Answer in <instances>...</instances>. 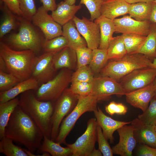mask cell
Masks as SVG:
<instances>
[{"instance_id":"obj_1","label":"cell","mask_w":156,"mask_h":156,"mask_svg":"<svg viewBox=\"0 0 156 156\" xmlns=\"http://www.w3.org/2000/svg\"><path fill=\"white\" fill-rule=\"evenodd\" d=\"M5 136L34 153L39 148L44 137L38 127L19 105L13 111L6 126Z\"/></svg>"},{"instance_id":"obj_2","label":"cell","mask_w":156,"mask_h":156,"mask_svg":"<svg viewBox=\"0 0 156 156\" xmlns=\"http://www.w3.org/2000/svg\"><path fill=\"white\" fill-rule=\"evenodd\" d=\"M32 90L20 94L19 105L35 122L44 136L51 139L54 103L38 100Z\"/></svg>"},{"instance_id":"obj_3","label":"cell","mask_w":156,"mask_h":156,"mask_svg":"<svg viewBox=\"0 0 156 156\" xmlns=\"http://www.w3.org/2000/svg\"><path fill=\"white\" fill-rule=\"evenodd\" d=\"M29 50H15L4 42L0 43V57L4 60L8 73L21 81L31 77L38 57Z\"/></svg>"},{"instance_id":"obj_4","label":"cell","mask_w":156,"mask_h":156,"mask_svg":"<svg viewBox=\"0 0 156 156\" xmlns=\"http://www.w3.org/2000/svg\"><path fill=\"white\" fill-rule=\"evenodd\" d=\"M152 62L142 54H127L107 64L100 73L101 76L109 77L119 82L122 78L135 70L152 67Z\"/></svg>"},{"instance_id":"obj_5","label":"cell","mask_w":156,"mask_h":156,"mask_svg":"<svg viewBox=\"0 0 156 156\" xmlns=\"http://www.w3.org/2000/svg\"><path fill=\"white\" fill-rule=\"evenodd\" d=\"M19 19L18 31L11 34L8 42L12 47L19 50H29L36 54L39 53L44 41L43 42L31 21L23 17Z\"/></svg>"},{"instance_id":"obj_6","label":"cell","mask_w":156,"mask_h":156,"mask_svg":"<svg viewBox=\"0 0 156 156\" xmlns=\"http://www.w3.org/2000/svg\"><path fill=\"white\" fill-rule=\"evenodd\" d=\"M99 102L92 94L79 96L78 102L71 112L62 121L55 142L60 144L65 143V140L79 118L87 112H93L97 107Z\"/></svg>"},{"instance_id":"obj_7","label":"cell","mask_w":156,"mask_h":156,"mask_svg":"<svg viewBox=\"0 0 156 156\" xmlns=\"http://www.w3.org/2000/svg\"><path fill=\"white\" fill-rule=\"evenodd\" d=\"M72 70L61 69L54 77L43 83L35 93L38 99L44 101H55L71 83Z\"/></svg>"},{"instance_id":"obj_8","label":"cell","mask_w":156,"mask_h":156,"mask_svg":"<svg viewBox=\"0 0 156 156\" xmlns=\"http://www.w3.org/2000/svg\"><path fill=\"white\" fill-rule=\"evenodd\" d=\"M79 96L73 93L69 88L66 89L54 103L52 120L51 139L55 141L61 123L65 116L73 109Z\"/></svg>"},{"instance_id":"obj_9","label":"cell","mask_w":156,"mask_h":156,"mask_svg":"<svg viewBox=\"0 0 156 156\" xmlns=\"http://www.w3.org/2000/svg\"><path fill=\"white\" fill-rule=\"evenodd\" d=\"M98 125L95 118H90L87 122V128L85 132L74 143H64L71 149L72 156H89L95 148Z\"/></svg>"},{"instance_id":"obj_10","label":"cell","mask_w":156,"mask_h":156,"mask_svg":"<svg viewBox=\"0 0 156 156\" xmlns=\"http://www.w3.org/2000/svg\"><path fill=\"white\" fill-rule=\"evenodd\" d=\"M155 77L156 69L145 67L133 70L122 78L119 82L126 94L148 86Z\"/></svg>"},{"instance_id":"obj_11","label":"cell","mask_w":156,"mask_h":156,"mask_svg":"<svg viewBox=\"0 0 156 156\" xmlns=\"http://www.w3.org/2000/svg\"><path fill=\"white\" fill-rule=\"evenodd\" d=\"M91 94L98 101L106 100L113 95H125L126 93L119 82L107 77H94Z\"/></svg>"},{"instance_id":"obj_12","label":"cell","mask_w":156,"mask_h":156,"mask_svg":"<svg viewBox=\"0 0 156 156\" xmlns=\"http://www.w3.org/2000/svg\"><path fill=\"white\" fill-rule=\"evenodd\" d=\"M31 21L34 25L40 28L45 40L62 35V26L53 19L42 6L37 9Z\"/></svg>"},{"instance_id":"obj_13","label":"cell","mask_w":156,"mask_h":156,"mask_svg":"<svg viewBox=\"0 0 156 156\" xmlns=\"http://www.w3.org/2000/svg\"><path fill=\"white\" fill-rule=\"evenodd\" d=\"M72 20L78 30L85 40L87 47L92 50L99 48L100 34L98 24L84 17L80 18L75 16Z\"/></svg>"},{"instance_id":"obj_14","label":"cell","mask_w":156,"mask_h":156,"mask_svg":"<svg viewBox=\"0 0 156 156\" xmlns=\"http://www.w3.org/2000/svg\"><path fill=\"white\" fill-rule=\"evenodd\" d=\"M115 32L123 34H133L147 36L149 34L152 23L149 20L137 21L129 15L113 20Z\"/></svg>"},{"instance_id":"obj_15","label":"cell","mask_w":156,"mask_h":156,"mask_svg":"<svg viewBox=\"0 0 156 156\" xmlns=\"http://www.w3.org/2000/svg\"><path fill=\"white\" fill-rule=\"evenodd\" d=\"M55 53L45 52L38 57L31 76L36 79L39 85L47 82L53 77L56 71L53 67V61Z\"/></svg>"},{"instance_id":"obj_16","label":"cell","mask_w":156,"mask_h":156,"mask_svg":"<svg viewBox=\"0 0 156 156\" xmlns=\"http://www.w3.org/2000/svg\"><path fill=\"white\" fill-rule=\"evenodd\" d=\"M127 125L117 130L119 140L118 143L112 148L113 154L121 156H132L137 142L134 136L133 126Z\"/></svg>"},{"instance_id":"obj_17","label":"cell","mask_w":156,"mask_h":156,"mask_svg":"<svg viewBox=\"0 0 156 156\" xmlns=\"http://www.w3.org/2000/svg\"><path fill=\"white\" fill-rule=\"evenodd\" d=\"M153 82L148 86L125 94L127 102L133 106L144 112L155 94Z\"/></svg>"},{"instance_id":"obj_18","label":"cell","mask_w":156,"mask_h":156,"mask_svg":"<svg viewBox=\"0 0 156 156\" xmlns=\"http://www.w3.org/2000/svg\"><path fill=\"white\" fill-rule=\"evenodd\" d=\"M134 134L137 142L156 148L155 125L144 123L138 118L131 121Z\"/></svg>"},{"instance_id":"obj_19","label":"cell","mask_w":156,"mask_h":156,"mask_svg":"<svg viewBox=\"0 0 156 156\" xmlns=\"http://www.w3.org/2000/svg\"><path fill=\"white\" fill-rule=\"evenodd\" d=\"M94 112L98 125L101 128L105 138L109 140L112 144L114 142V132L122 126L130 124L131 122L114 120L106 115L99 107Z\"/></svg>"},{"instance_id":"obj_20","label":"cell","mask_w":156,"mask_h":156,"mask_svg":"<svg viewBox=\"0 0 156 156\" xmlns=\"http://www.w3.org/2000/svg\"><path fill=\"white\" fill-rule=\"evenodd\" d=\"M53 61V67L56 71L63 68L72 70L77 68L76 51L68 46L55 53Z\"/></svg>"},{"instance_id":"obj_21","label":"cell","mask_w":156,"mask_h":156,"mask_svg":"<svg viewBox=\"0 0 156 156\" xmlns=\"http://www.w3.org/2000/svg\"><path fill=\"white\" fill-rule=\"evenodd\" d=\"M39 85L36 79L32 77L20 81L9 90L0 92V103L12 99L27 91L37 90Z\"/></svg>"},{"instance_id":"obj_22","label":"cell","mask_w":156,"mask_h":156,"mask_svg":"<svg viewBox=\"0 0 156 156\" xmlns=\"http://www.w3.org/2000/svg\"><path fill=\"white\" fill-rule=\"evenodd\" d=\"M129 3L125 0L103 1L101 8V15L112 20L129 13Z\"/></svg>"},{"instance_id":"obj_23","label":"cell","mask_w":156,"mask_h":156,"mask_svg":"<svg viewBox=\"0 0 156 156\" xmlns=\"http://www.w3.org/2000/svg\"><path fill=\"white\" fill-rule=\"evenodd\" d=\"M82 7L81 4L70 5L66 1L59 3L55 10L52 11L51 16L53 19L61 26L72 20L78 11Z\"/></svg>"},{"instance_id":"obj_24","label":"cell","mask_w":156,"mask_h":156,"mask_svg":"<svg viewBox=\"0 0 156 156\" xmlns=\"http://www.w3.org/2000/svg\"><path fill=\"white\" fill-rule=\"evenodd\" d=\"M94 21L98 24L100 28V42L99 48L107 50L115 32L113 20L101 15Z\"/></svg>"},{"instance_id":"obj_25","label":"cell","mask_w":156,"mask_h":156,"mask_svg":"<svg viewBox=\"0 0 156 156\" xmlns=\"http://www.w3.org/2000/svg\"><path fill=\"white\" fill-rule=\"evenodd\" d=\"M62 27V36L67 40L68 47L75 51L79 48L87 47V43L81 36L72 20Z\"/></svg>"},{"instance_id":"obj_26","label":"cell","mask_w":156,"mask_h":156,"mask_svg":"<svg viewBox=\"0 0 156 156\" xmlns=\"http://www.w3.org/2000/svg\"><path fill=\"white\" fill-rule=\"evenodd\" d=\"M38 150L40 153L48 152L52 156H72L73 154L70 147H63L60 144L45 136Z\"/></svg>"},{"instance_id":"obj_27","label":"cell","mask_w":156,"mask_h":156,"mask_svg":"<svg viewBox=\"0 0 156 156\" xmlns=\"http://www.w3.org/2000/svg\"><path fill=\"white\" fill-rule=\"evenodd\" d=\"M19 98L16 97L6 102L0 103V139L5 136V129L10 117L19 105Z\"/></svg>"},{"instance_id":"obj_28","label":"cell","mask_w":156,"mask_h":156,"mask_svg":"<svg viewBox=\"0 0 156 156\" xmlns=\"http://www.w3.org/2000/svg\"><path fill=\"white\" fill-rule=\"evenodd\" d=\"M137 53L143 54L152 60L156 58V23H152L149 34L135 53Z\"/></svg>"},{"instance_id":"obj_29","label":"cell","mask_w":156,"mask_h":156,"mask_svg":"<svg viewBox=\"0 0 156 156\" xmlns=\"http://www.w3.org/2000/svg\"><path fill=\"white\" fill-rule=\"evenodd\" d=\"M153 2H138L129 4V14L140 21L149 20L152 9Z\"/></svg>"},{"instance_id":"obj_30","label":"cell","mask_w":156,"mask_h":156,"mask_svg":"<svg viewBox=\"0 0 156 156\" xmlns=\"http://www.w3.org/2000/svg\"><path fill=\"white\" fill-rule=\"evenodd\" d=\"M109 60L107 50L99 48L92 50V55L88 66L94 75L100 73Z\"/></svg>"},{"instance_id":"obj_31","label":"cell","mask_w":156,"mask_h":156,"mask_svg":"<svg viewBox=\"0 0 156 156\" xmlns=\"http://www.w3.org/2000/svg\"><path fill=\"white\" fill-rule=\"evenodd\" d=\"M107 52L109 60L118 59L127 54L122 35L114 37Z\"/></svg>"},{"instance_id":"obj_32","label":"cell","mask_w":156,"mask_h":156,"mask_svg":"<svg viewBox=\"0 0 156 156\" xmlns=\"http://www.w3.org/2000/svg\"><path fill=\"white\" fill-rule=\"evenodd\" d=\"M13 142L4 136L0 141V153L6 156H28L23 148L14 144Z\"/></svg>"},{"instance_id":"obj_33","label":"cell","mask_w":156,"mask_h":156,"mask_svg":"<svg viewBox=\"0 0 156 156\" xmlns=\"http://www.w3.org/2000/svg\"><path fill=\"white\" fill-rule=\"evenodd\" d=\"M127 54L135 53L145 41L146 36L133 34L122 35Z\"/></svg>"},{"instance_id":"obj_34","label":"cell","mask_w":156,"mask_h":156,"mask_svg":"<svg viewBox=\"0 0 156 156\" xmlns=\"http://www.w3.org/2000/svg\"><path fill=\"white\" fill-rule=\"evenodd\" d=\"M4 14L0 26V38H2L5 34L14 29L17 25L15 16L4 4Z\"/></svg>"},{"instance_id":"obj_35","label":"cell","mask_w":156,"mask_h":156,"mask_svg":"<svg viewBox=\"0 0 156 156\" xmlns=\"http://www.w3.org/2000/svg\"><path fill=\"white\" fill-rule=\"evenodd\" d=\"M68 46V42L63 36L44 41L42 48L45 52L57 53Z\"/></svg>"},{"instance_id":"obj_36","label":"cell","mask_w":156,"mask_h":156,"mask_svg":"<svg viewBox=\"0 0 156 156\" xmlns=\"http://www.w3.org/2000/svg\"><path fill=\"white\" fill-rule=\"evenodd\" d=\"M94 74L88 65L82 66L77 69L72 73L71 82L78 81L92 83Z\"/></svg>"},{"instance_id":"obj_37","label":"cell","mask_w":156,"mask_h":156,"mask_svg":"<svg viewBox=\"0 0 156 156\" xmlns=\"http://www.w3.org/2000/svg\"><path fill=\"white\" fill-rule=\"evenodd\" d=\"M143 122L148 125H156V99H152L147 109L138 116Z\"/></svg>"},{"instance_id":"obj_38","label":"cell","mask_w":156,"mask_h":156,"mask_svg":"<svg viewBox=\"0 0 156 156\" xmlns=\"http://www.w3.org/2000/svg\"><path fill=\"white\" fill-rule=\"evenodd\" d=\"M103 0H80V4L86 7L90 15V20L94 21L101 15V8Z\"/></svg>"},{"instance_id":"obj_39","label":"cell","mask_w":156,"mask_h":156,"mask_svg":"<svg viewBox=\"0 0 156 156\" xmlns=\"http://www.w3.org/2000/svg\"><path fill=\"white\" fill-rule=\"evenodd\" d=\"M22 17L31 21L37 9L34 0H18Z\"/></svg>"},{"instance_id":"obj_40","label":"cell","mask_w":156,"mask_h":156,"mask_svg":"<svg viewBox=\"0 0 156 156\" xmlns=\"http://www.w3.org/2000/svg\"><path fill=\"white\" fill-rule=\"evenodd\" d=\"M92 83L78 81L71 82L69 88L72 92L79 96H85L91 94Z\"/></svg>"},{"instance_id":"obj_41","label":"cell","mask_w":156,"mask_h":156,"mask_svg":"<svg viewBox=\"0 0 156 156\" xmlns=\"http://www.w3.org/2000/svg\"><path fill=\"white\" fill-rule=\"evenodd\" d=\"M20 82L12 74L0 70V92L9 90Z\"/></svg>"},{"instance_id":"obj_42","label":"cell","mask_w":156,"mask_h":156,"mask_svg":"<svg viewBox=\"0 0 156 156\" xmlns=\"http://www.w3.org/2000/svg\"><path fill=\"white\" fill-rule=\"evenodd\" d=\"M77 60V68L88 65L92 55V50L87 47L77 49L75 50Z\"/></svg>"},{"instance_id":"obj_43","label":"cell","mask_w":156,"mask_h":156,"mask_svg":"<svg viewBox=\"0 0 156 156\" xmlns=\"http://www.w3.org/2000/svg\"><path fill=\"white\" fill-rule=\"evenodd\" d=\"M97 139L99 145L98 149L104 156L113 155L112 148L104 136L101 127L98 125L97 129Z\"/></svg>"},{"instance_id":"obj_44","label":"cell","mask_w":156,"mask_h":156,"mask_svg":"<svg viewBox=\"0 0 156 156\" xmlns=\"http://www.w3.org/2000/svg\"><path fill=\"white\" fill-rule=\"evenodd\" d=\"M105 110L111 116L115 114L124 115L127 112L128 108L122 103L112 101L105 107Z\"/></svg>"},{"instance_id":"obj_45","label":"cell","mask_w":156,"mask_h":156,"mask_svg":"<svg viewBox=\"0 0 156 156\" xmlns=\"http://www.w3.org/2000/svg\"><path fill=\"white\" fill-rule=\"evenodd\" d=\"M137 155L139 156H156V148L141 144L138 147Z\"/></svg>"},{"instance_id":"obj_46","label":"cell","mask_w":156,"mask_h":156,"mask_svg":"<svg viewBox=\"0 0 156 156\" xmlns=\"http://www.w3.org/2000/svg\"><path fill=\"white\" fill-rule=\"evenodd\" d=\"M1 0L13 13L22 17V13L18 0Z\"/></svg>"},{"instance_id":"obj_47","label":"cell","mask_w":156,"mask_h":156,"mask_svg":"<svg viewBox=\"0 0 156 156\" xmlns=\"http://www.w3.org/2000/svg\"><path fill=\"white\" fill-rule=\"evenodd\" d=\"M43 4L42 6L48 12L52 11L56 8L55 0H40Z\"/></svg>"},{"instance_id":"obj_48","label":"cell","mask_w":156,"mask_h":156,"mask_svg":"<svg viewBox=\"0 0 156 156\" xmlns=\"http://www.w3.org/2000/svg\"><path fill=\"white\" fill-rule=\"evenodd\" d=\"M149 20L156 23V3L154 2L153 3L152 9Z\"/></svg>"},{"instance_id":"obj_49","label":"cell","mask_w":156,"mask_h":156,"mask_svg":"<svg viewBox=\"0 0 156 156\" xmlns=\"http://www.w3.org/2000/svg\"><path fill=\"white\" fill-rule=\"evenodd\" d=\"M129 4L138 2L150 3L153 2L155 0H125Z\"/></svg>"},{"instance_id":"obj_50","label":"cell","mask_w":156,"mask_h":156,"mask_svg":"<svg viewBox=\"0 0 156 156\" xmlns=\"http://www.w3.org/2000/svg\"><path fill=\"white\" fill-rule=\"evenodd\" d=\"M102 154L101 151L99 149L94 148L90 153L89 156H102Z\"/></svg>"},{"instance_id":"obj_51","label":"cell","mask_w":156,"mask_h":156,"mask_svg":"<svg viewBox=\"0 0 156 156\" xmlns=\"http://www.w3.org/2000/svg\"><path fill=\"white\" fill-rule=\"evenodd\" d=\"M24 151L28 155V156H38V155H36L34 154V153H33L31 152L30 151L28 150L27 149H26L25 148H23Z\"/></svg>"},{"instance_id":"obj_52","label":"cell","mask_w":156,"mask_h":156,"mask_svg":"<svg viewBox=\"0 0 156 156\" xmlns=\"http://www.w3.org/2000/svg\"><path fill=\"white\" fill-rule=\"evenodd\" d=\"M153 82L155 87V91L154 96L153 99H156V77L154 79Z\"/></svg>"},{"instance_id":"obj_53","label":"cell","mask_w":156,"mask_h":156,"mask_svg":"<svg viewBox=\"0 0 156 156\" xmlns=\"http://www.w3.org/2000/svg\"><path fill=\"white\" fill-rule=\"evenodd\" d=\"M64 1L70 4L74 5L75 4L76 0H64Z\"/></svg>"},{"instance_id":"obj_54","label":"cell","mask_w":156,"mask_h":156,"mask_svg":"<svg viewBox=\"0 0 156 156\" xmlns=\"http://www.w3.org/2000/svg\"><path fill=\"white\" fill-rule=\"evenodd\" d=\"M152 67L156 69V58L154 59L152 62Z\"/></svg>"},{"instance_id":"obj_55","label":"cell","mask_w":156,"mask_h":156,"mask_svg":"<svg viewBox=\"0 0 156 156\" xmlns=\"http://www.w3.org/2000/svg\"><path fill=\"white\" fill-rule=\"evenodd\" d=\"M153 2L156 3V0H155Z\"/></svg>"},{"instance_id":"obj_56","label":"cell","mask_w":156,"mask_h":156,"mask_svg":"<svg viewBox=\"0 0 156 156\" xmlns=\"http://www.w3.org/2000/svg\"><path fill=\"white\" fill-rule=\"evenodd\" d=\"M155 131L156 132V125H155Z\"/></svg>"},{"instance_id":"obj_57","label":"cell","mask_w":156,"mask_h":156,"mask_svg":"<svg viewBox=\"0 0 156 156\" xmlns=\"http://www.w3.org/2000/svg\"><path fill=\"white\" fill-rule=\"evenodd\" d=\"M103 1H106V0H103Z\"/></svg>"}]
</instances>
